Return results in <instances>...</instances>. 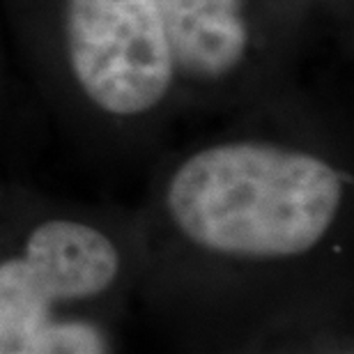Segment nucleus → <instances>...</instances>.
<instances>
[{"label": "nucleus", "mask_w": 354, "mask_h": 354, "mask_svg": "<svg viewBox=\"0 0 354 354\" xmlns=\"http://www.w3.org/2000/svg\"><path fill=\"white\" fill-rule=\"evenodd\" d=\"M41 102L104 154L154 152L184 118L157 0H0Z\"/></svg>", "instance_id": "f03ea898"}, {"label": "nucleus", "mask_w": 354, "mask_h": 354, "mask_svg": "<svg viewBox=\"0 0 354 354\" xmlns=\"http://www.w3.org/2000/svg\"><path fill=\"white\" fill-rule=\"evenodd\" d=\"M304 32L313 39H329L345 53L354 41V0H281Z\"/></svg>", "instance_id": "39448f33"}, {"label": "nucleus", "mask_w": 354, "mask_h": 354, "mask_svg": "<svg viewBox=\"0 0 354 354\" xmlns=\"http://www.w3.org/2000/svg\"><path fill=\"white\" fill-rule=\"evenodd\" d=\"M19 354H115L111 334L86 310L53 317L21 345Z\"/></svg>", "instance_id": "20e7f679"}, {"label": "nucleus", "mask_w": 354, "mask_h": 354, "mask_svg": "<svg viewBox=\"0 0 354 354\" xmlns=\"http://www.w3.org/2000/svg\"><path fill=\"white\" fill-rule=\"evenodd\" d=\"M182 109L228 115L299 86L313 39L281 0H157Z\"/></svg>", "instance_id": "7ed1b4c3"}, {"label": "nucleus", "mask_w": 354, "mask_h": 354, "mask_svg": "<svg viewBox=\"0 0 354 354\" xmlns=\"http://www.w3.org/2000/svg\"><path fill=\"white\" fill-rule=\"evenodd\" d=\"M5 28H3V19H0V124H3V118L10 111V67H7V55H5Z\"/></svg>", "instance_id": "423d86ee"}, {"label": "nucleus", "mask_w": 354, "mask_h": 354, "mask_svg": "<svg viewBox=\"0 0 354 354\" xmlns=\"http://www.w3.org/2000/svg\"><path fill=\"white\" fill-rule=\"evenodd\" d=\"M157 161L133 209L138 276L201 297H292L345 279L352 131L301 83Z\"/></svg>", "instance_id": "f257e3e1"}]
</instances>
